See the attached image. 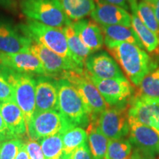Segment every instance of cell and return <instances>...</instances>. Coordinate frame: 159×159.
Instances as JSON below:
<instances>
[{"label":"cell","instance_id":"cell-33","mask_svg":"<svg viewBox=\"0 0 159 159\" xmlns=\"http://www.w3.org/2000/svg\"><path fill=\"white\" fill-rule=\"evenodd\" d=\"M63 159H92L88 143L80 145L71 153L63 155Z\"/></svg>","mask_w":159,"mask_h":159},{"label":"cell","instance_id":"cell-18","mask_svg":"<svg viewBox=\"0 0 159 159\" xmlns=\"http://www.w3.org/2000/svg\"><path fill=\"white\" fill-rule=\"evenodd\" d=\"M72 25L81 41L92 53L99 51L105 45L102 30L92 19L79 20L72 22Z\"/></svg>","mask_w":159,"mask_h":159},{"label":"cell","instance_id":"cell-40","mask_svg":"<svg viewBox=\"0 0 159 159\" xmlns=\"http://www.w3.org/2000/svg\"><path fill=\"white\" fill-rule=\"evenodd\" d=\"M2 141L0 140V146H1V144H2Z\"/></svg>","mask_w":159,"mask_h":159},{"label":"cell","instance_id":"cell-5","mask_svg":"<svg viewBox=\"0 0 159 159\" xmlns=\"http://www.w3.org/2000/svg\"><path fill=\"white\" fill-rule=\"evenodd\" d=\"M20 8L28 19L51 27L63 28L72 22L57 0H21Z\"/></svg>","mask_w":159,"mask_h":159},{"label":"cell","instance_id":"cell-3","mask_svg":"<svg viewBox=\"0 0 159 159\" xmlns=\"http://www.w3.org/2000/svg\"><path fill=\"white\" fill-rule=\"evenodd\" d=\"M19 30L34 42L74 61L63 28L51 27L34 20L27 19L25 23L19 25Z\"/></svg>","mask_w":159,"mask_h":159},{"label":"cell","instance_id":"cell-17","mask_svg":"<svg viewBox=\"0 0 159 159\" xmlns=\"http://www.w3.org/2000/svg\"><path fill=\"white\" fill-rule=\"evenodd\" d=\"M33 41L11 24L0 21V52L5 54L29 51Z\"/></svg>","mask_w":159,"mask_h":159},{"label":"cell","instance_id":"cell-10","mask_svg":"<svg viewBox=\"0 0 159 159\" xmlns=\"http://www.w3.org/2000/svg\"><path fill=\"white\" fill-rule=\"evenodd\" d=\"M126 107H108L97 119L99 130L108 140L125 138L129 135L130 126Z\"/></svg>","mask_w":159,"mask_h":159},{"label":"cell","instance_id":"cell-12","mask_svg":"<svg viewBox=\"0 0 159 159\" xmlns=\"http://www.w3.org/2000/svg\"><path fill=\"white\" fill-rule=\"evenodd\" d=\"M30 50L36 55L42 63L46 76L47 77H59L60 78L66 71L84 70L80 68L74 61L65 58L34 41L30 47Z\"/></svg>","mask_w":159,"mask_h":159},{"label":"cell","instance_id":"cell-11","mask_svg":"<svg viewBox=\"0 0 159 159\" xmlns=\"http://www.w3.org/2000/svg\"><path fill=\"white\" fill-rule=\"evenodd\" d=\"M128 118L152 128L159 136V98L136 96L128 103Z\"/></svg>","mask_w":159,"mask_h":159},{"label":"cell","instance_id":"cell-20","mask_svg":"<svg viewBox=\"0 0 159 159\" xmlns=\"http://www.w3.org/2000/svg\"><path fill=\"white\" fill-rule=\"evenodd\" d=\"M0 114L13 138L20 139L27 134L25 115L14 101L0 102Z\"/></svg>","mask_w":159,"mask_h":159},{"label":"cell","instance_id":"cell-35","mask_svg":"<svg viewBox=\"0 0 159 159\" xmlns=\"http://www.w3.org/2000/svg\"><path fill=\"white\" fill-rule=\"evenodd\" d=\"M99 1L119 6V7H122V8L127 10V11H129L128 0H99Z\"/></svg>","mask_w":159,"mask_h":159},{"label":"cell","instance_id":"cell-7","mask_svg":"<svg viewBox=\"0 0 159 159\" xmlns=\"http://www.w3.org/2000/svg\"><path fill=\"white\" fill-rule=\"evenodd\" d=\"M128 139L132 144L130 159H155L159 155V136L152 128L128 118Z\"/></svg>","mask_w":159,"mask_h":159},{"label":"cell","instance_id":"cell-39","mask_svg":"<svg viewBox=\"0 0 159 159\" xmlns=\"http://www.w3.org/2000/svg\"><path fill=\"white\" fill-rule=\"evenodd\" d=\"M144 1H146V2H150L155 1V0H144Z\"/></svg>","mask_w":159,"mask_h":159},{"label":"cell","instance_id":"cell-28","mask_svg":"<svg viewBox=\"0 0 159 159\" xmlns=\"http://www.w3.org/2000/svg\"><path fill=\"white\" fill-rule=\"evenodd\" d=\"M41 149L45 159H63V147L61 134L41 139Z\"/></svg>","mask_w":159,"mask_h":159},{"label":"cell","instance_id":"cell-31","mask_svg":"<svg viewBox=\"0 0 159 159\" xmlns=\"http://www.w3.org/2000/svg\"><path fill=\"white\" fill-rule=\"evenodd\" d=\"M14 101V89L7 79L0 74V102Z\"/></svg>","mask_w":159,"mask_h":159},{"label":"cell","instance_id":"cell-4","mask_svg":"<svg viewBox=\"0 0 159 159\" xmlns=\"http://www.w3.org/2000/svg\"><path fill=\"white\" fill-rule=\"evenodd\" d=\"M2 74L14 89V102L25 115L27 127L35 111V79L33 75L18 72L0 64Z\"/></svg>","mask_w":159,"mask_h":159},{"label":"cell","instance_id":"cell-1","mask_svg":"<svg viewBox=\"0 0 159 159\" xmlns=\"http://www.w3.org/2000/svg\"><path fill=\"white\" fill-rule=\"evenodd\" d=\"M109 53L134 86L158 66L145 49L127 42H105Z\"/></svg>","mask_w":159,"mask_h":159},{"label":"cell","instance_id":"cell-30","mask_svg":"<svg viewBox=\"0 0 159 159\" xmlns=\"http://www.w3.org/2000/svg\"><path fill=\"white\" fill-rule=\"evenodd\" d=\"M23 144V141L19 138L4 141L0 146V159H16L18 152Z\"/></svg>","mask_w":159,"mask_h":159},{"label":"cell","instance_id":"cell-19","mask_svg":"<svg viewBox=\"0 0 159 159\" xmlns=\"http://www.w3.org/2000/svg\"><path fill=\"white\" fill-rule=\"evenodd\" d=\"M130 9L131 26L138 35L143 47L150 55H159V37L150 30L141 20L138 13L137 0H128Z\"/></svg>","mask_w":159,"mask_h":159},{"label":"cell","instance_id":"cell-32","mask_svg":"<svg viewBox=\"0 0 159 159\" xmlns=\"http://www.w3.org/2000/svg\"><path fill=\"white\" fill-rule=\"evenodd\" d=\"M25 145L30 159H45L41 144L38 141L30 139Z\"/></svg>","mask_w":159,"mask_h":159},{"label":"cell","instance_id":"cell-16","mask_svg":"<svg viewBox=\"0 0 159 159\" xmlns=\"http://www.w3.org/2000/svg\"><path fill=\"white\" fill-rule=\"evenodd\" d=\"M57 105L56 80L47 76L37 77L35 79V114L47 111H57Z\"/></svg>","mask_w":159,"mask_h":159},{"label":"cell","instance_id":"cell-36","mask_svg":"<svg viewBox=\"0 0 159 159\" xmlns=\"http://www.w3.org/2000/svg\"><path fill=\"white\" fill-rule=\"evenodd\" d=\"M16 159H30L27 150H26L25 143L20 148L19 152L17 153V156L16 157Z\"/></svg>","mask_w":159,"mask_h":159},{"label":"cell","instance_id":"cell-8","mask_svg":"<svg viewBox=\"0 0 159 159\" xmlns=\"http://www.w3.org/2000/svg\"><path fill=\"white\" fill-rule=\"evenodd\" d=\"M86 74L97 87L108 107L128 106L129 102L134 95L135 86L126 77L99 79L91 76L87 72Z\"/></svg>","mask_w":159,"mask_h":159},{"label":"cell","instance_id":"cell-37","mask_svg":"<svg viewBox=\"0 0 159 159\" xmlns=\"http://www.w3.org/2000/svg\"><path fill=\"white\" fill-rule=\"evenodd\" d=\"M149 3H150V5L152 6V9H153L155 15H156V19H157V20H158V21L159 23V0H155V1L150 2H149Z\"/></svg>","mask_w":159,"mask_h":159},{"label":"cell","instance_id":"cell-26","mask_svg":"<svg viewBox=\"0 0 159 159\" xmlns=\"http://www.w3.org/2000/svg\"><path fill=\"white\" fill-rule=\"evenodd\" d=\"M134 95L159 98V66L147 75L135 89Z\"/></svg>","mask_w":159,"mask_h":159},{"label":"cell","instance_id":"cell-34","mask_svg":"<svg viewBox=\"0 0 159 159\" xmlns=\"http://www.w3.org/2000/svg\"><path fill=\"white\" fill-rule=\"evenodd\" d=\"M10 139H13L11 134H10L8 129L6 126L5 122H4L2 116L0 114V140L2 142L7 140Z\"/></svg>","mask_w":159,"mask_h":159},{"label":"cell","instance_id":"cell-2","mask_svg":"<svg viewBox=\"0 0 159 159\" xmlns=\"http://www.w3.org/2000/svg\"><path fill=\"white\" fill-rule=\"evenodd\" d=\"M57 111L71 127L85 128L91 122V116L74 85L64 78L56 80Z\"/></svg>","mask_w":159,"mask_h":159},{"label":"cell","instance_id":"cell-13","mask_svg":"<svg viewBox=\"0 0 159 159\" xmlns=\"http://www.w3.org/2000/svg\"><path fill=\"white\" fill-rule=\"evenodd\" d=\"M85 70L91 76L99 79L125 77L118 63L110 53L96 52L89 55L85 62Z\"/></svg>","mask_w":159,"mask_h":159},{"label":"cell","instance_id":"cell-24","mask_svg":"<svg viewBox=\"0 0 159 159\" xmlns=\"http://www.w3.org/2000/svg\"><path fill=\"white\" fill-rule=\"evenodd\" d=\"M89 147L92 159H105L108 139L99 130L96 120L91 121L87 127Z\"/></svg>","mask_w":159,"mask_h":159},{"label":"cell","instance_id":"cell-29","mask_svg":"<svg viewBox=\"0 0 159 159\" xmlns=\"http://www.w3.org/2000/svg\"><path fill=\"white\" fill-rule=\"evenodd\" d=\"M137 10L139 17L145 26L159 37V23L150 4L142 0L138 2Z\"/></svg>","mask_w":159,"mask_h":159},{"label":"cell","instance_id":"cell-21","mask_svg":"<svg viewBox=\"0 0 159 159\" xmlns=\"http://www.w3.org/2000/svg\"><path fill=\"white\" fill-rule=\"evenodd\" d=\"M63 30L66 37L67 43L71 54L72 55L73 61L80 68L84 69L85 61L89 57V55L92 54V52L90 49L85 47V45L81 41L80 38L79 37L73 27L72 22L63 27Z\"/></svg>","mask_w":159,"mask_h":159},{"label":"cell","instance_id":"cell-9","mask_svg":"<svg viewBox=\"0 0 159 159\" xmlns=\"http://www.w3.org/2000/svg\"><path fill=\"white\" fill-rule=\"evenodd\" d=\"M72 128L57 111L35 113L27 126V135L32 140H41L45 137L62 134Z\"/></svg>","mask_w":159,"mask_h":159},{"label":"cell","instance_id":"cell-27","mask_svg":"<svg viewBox=\"0 0 159 159\" xmlns=\"http://www.w3.org/2000/svg\"><path fill=\"white\" fill-rule=\"evenodd\" d=\"M132 144L128 138L108 140L105 159H130Z\"/></svg>","mask_w":159,"mask_h":159},{"label":"cell","instance_id":"cell-38","mask_svg":"<svg viewBox=\"0 0 159 159\" xmlns=\"http://www.w3.org/2000/svg\"><path fill=\"white\" fill-rule=\"evenodd\" d=\"M2 3L5 4V0H0V4H2Z\"/></svg>","mask_w":159,"mask_h":159},{"label":"cell","instance_id":"cell-22","mask_svg":"<svg viewBox=\"0 0 159 159\" xmlns=\"http://www.w3.org/2000/svg\"><path fill=\"white\" fill-rule=\"evenodd\" d=\"M104 35L105 42H127L144 49L143 44L132 27L123 25L100 26Z\"/></svg>","mask_w":159,"mask_h":159},{"label":"cell","instance_id":"cell-25","mask_svg":"<svg viewBox=\"0 0 159 159\" xmlns=\"http://www.w3.org/2000/svg\"><path fill=\"white\" fill-rule=\"evenodd\" d=\"M63 147V155L71 153L80 145L87 142L86 130L80 127H72L61 134Z\"/></svg>","mask_w":159,"mask_h":159},{"label":"cell","instance_id":"cell-14","mask_svg":"<svg viewBox=\"0 0 159 159\" xmlns=\"http://www.w3.org/2000/svg\"><path fill=\"white\" fill-rule=\"evenodd\" d=\"M0 64L23 74L46 76L42 63L30 50L11 54L0 52Z\"/></svg>","mask_w":159,"mask_h":159},{"label":"cell","instance_id":"cell-23","mask_svg":"<svg viewBox=\"0 0 159 159\" xmlns=\"http://www.w3.org/2000/svg\"><path fill=\"white\" fill-rule=\"evenodd\" d=\"M57 2L72 22L90 16L96 5V0H57Z\"/></svg>","mask_w":159,"mask_h":159},{"label":"cell","instance_id":"cell-15","mask_svg":"<svg viewBox=\"0 0 159 159\" xmlns=\"http://www.w3.org/2000/svg\"><path fill=\"white\" fill-rule=\"evenodd\" d=\"M93 21L100 26H131V16L128 11L119 6L96 0V5L91 13Z\"/></svg>","mask_w":159,"mask_h":159},{"label":"cell","instance_id":"cell-6","mask_svg":"<svg viewBox=\"0 0 159 159\" xmlns=\"http://www.w3.org/2000/svg\"><path fill=\"white\" fill-rule=\"evenodd\" d=\"M60 78L66 79L74 85L86 106L91 121L97 119L101 113L108 107L85 69L83 71H66Z\"/></svg>","mask_w":159,"mask_h":159}]
</instances>
